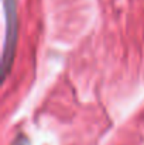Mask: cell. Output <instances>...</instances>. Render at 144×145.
Masks as SVG:
<instances>
[{
	"label": "cell",
	"instance_id": "6da1fadb",
	"mask_svg": "<svg viewBox=\"0 0 144 145\" xmlns=\"http://www.w3.org/2000/svg\"><path fill=\"white\" fill-rule=\"evenodd\" d=\"M3 10L6 17V37L3 48V69L4 73H9L10 65L13 61V54L17 40V8L16 0H3Z\"/></svg>",
	"mask_w": 144,
	"mask_h": 145
}]
</instances>
